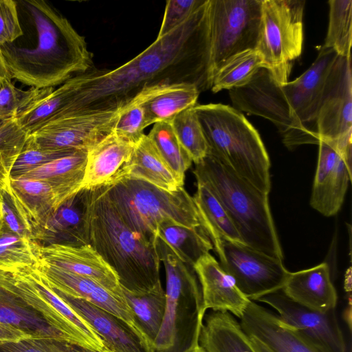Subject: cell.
I'll use <instances>...</instances> for the list:
<instances>
[{
  "instance_id": "obj_1",
  "label": "cell",
  "mask_w": 352,
  "mask_h": 352,
  "mask_svg": "<svg viewBox=\"0 0 352 352\" xmlns=\"http://www.w3.org/2000/svg\"><path fill=\"white\" fill-rule=\"evenodd\" d=\"M77 89L66 116L122 108L146 87L186 82L210 89L208 0L173 30L114 69L76 75Z\"/></svg>"
},
{
  "instance_id": "obj_2",
  "label": "cell",
  "mask_w": 352,
  "mask_h": 352,
  "mask_svg": "<svg viewBox=\"0 0 352 352\" xmlns=\"http://www.w3.org/2000/svg\"><path fill=\"white\" fill-rule=\"evenodd\" d=\"M23 35L0 46L12 79L50 88L93 67L85 37L56 8L42 0H15Z\"/></svg>"
},
{
  "instance_id": "obj_3",
  "label": "cell",
  "mask_w": 352,
  "mask_h": 352,
  "mask_svg": "<svg viewBox=\"0 0 352 352\" xmlns=\"http://www.w3.org/2000/svg\"><path fill=\"white\" fill-rule=\"evenodd\" d=\"M84 228L87 244L115 271L122 287L145 292L160 280L157 243L126 223L106 186L87 190Z\"/></svg>"
},
{
  "instance_id": "obj_4",
  "label": "cell",
  "mask_w": 352,
  "mask_h": 352,
  "mask_svg": "<svg viewBox=\"0 0 352 352\" xmlns=\"http://www.w3.org/2000/svg\"><path fill=\"white\" fill-rule=\"evenodd\" d=\"M193 173L197 181L205 184L221 204L244 244L283 261L268 193L209 153L195 164Z\"/></svg>"
},
{
  "instance_id": "obj_5",
  "label": "cell",
  "mask_w": 352,
  "mask_h": 352,
  "mask_svg": "<svg viewBox=\"0 0 352 352\" xmlns=\"http://www.w3.org/2000/svg\"><path fill=\"white\" fill-rule=\"evenodd\" d=\"M208 153L229 166L239 176L270 193V161L259 133L233 107L223 104H196Z\"/></svg>"
},
{
  "instance_id": "obj_6",
  "label": "cell",
  "mask_w": 352,
  "mask_h": 352,
  "mask_svg": "<svg viewBox=\"0 0 352 352\" xmlns=\"http://www.w3.org/2000/svg\"><path fill=\"white\" fill-rule=\"evenodd\" d=\"M106 188L126 223L154 243L159 227L168 221L205 230L193 197L184 187L168 192L141 180L122 178Z\"/></svg>"
},
{
  "instance_id": "obj_7",
  "label": "cell",
  "mask_w": 352,
  "mask_h": 352,
  "mask_svg": "<svg viewBox=\"0 0 352 352\" xmlns=\"http://www.w3.org/2000/svg\"><path fill=\"white\" fill-rule=\"evenodd\" d=\"M157 250L166 272V307L155 352H184L199 342L206 312L193 267L180 261L157 239Z\"/></svg>"
},
{
  "instance_id": "obj_8",
  "label": "cell",
  "mask_w": 352,
  "mask_h": 352,
  "mask_svg": "<svg viewBox=\"0 0 352 352\" xmlns=\"http://www.w3.org/2000/svg\"><path fill=\"white\" fill-rule=\"evenodd\" d=\"M303 0H262L256 51L263 67L280 85L288 82L292 63L302 52Z\"/></svg>"
},
{
  "instance_id": "obj_9",
  "label": "cell",
  "mask_w": 352,
  "mask_h": 352,
  "mask_svg": "<svg viewBox=\"0 0 352 352\" xmlns=\"http://www.w3.org/2000/svg\"><path fill=\"white\" fill-rule=\"evenodd\" d=\"M261 3L262 0H208L212 80L229 58L256 49Z\"/></svg>"
},
{
  "instance_id": "obj_10",
  "label": "cell",
  "mask_w": 352,
  "mask_h": 352,
  "mask_svg": "<svg viewBox=\"0 0 352 352\" xmlns=\"http://www.w3.org/2000/svg\"><path fill=\"white\" fill-rule=\"evenodd\" d=\"M210 241L222 269L250 300L256 301L283 288L290 272L283 261L220 235Z\"/></svg>"
},
{
  "instance_id": "obj_11",
  "label": "cell",
  "mask_w": 352,
  "mask_h": 352,
  "mask_svg": "<svg viewBox=\"0 0 352 352\" xmlns=\"http://www.w3.org/2000/svg\"><path fill=\"white\" fill-rule=\"evenodd\" d=\"M316 124L319 140L334 148L351 170V58L338 55L333 63L324 83Z\"/></svg>"
},
{
  "instance_id": "obj_12",
  "label": "cell",
  "mask_w": 352,
  "mask_h": 352,
  "mask_svg": "<svg viewBox=\"0 0 352 352\" xmlns=\"http://www.w3.org/2000/svg\"><path fill=\"white\" fill-rule=\"evenodd\" d=\"M229 96L236 109L271 121L288 148L312 144L293 112L280 85L266 68L261 67L246 85L230 89Z\"/></svg>"
},
{
  "instance_id": "obj_13",
  "label": "cell",
  "mask_w": 352,
  "mask_h": 352,
  "mask_svg": "<svg viewBox=\"0 0 352 352\" xmlns=\"http://www.w3.org/2000/svg\"><path fill=\"white\" fill-rule=\"evenodd\" d=\"M120 109L58 118L29 134L25 144L44 150L88 151L113 131Z\"/></svg>"
},
{
  "instance_id": "obj_14",
  "label": "cell",
  "mask_w": 352,
  "mask_h": 352,
  "mask_svg": "<svg viewBox=\"0 0 352 352\" xmlns=\"http://www.w3.org/2000/svg\"><path fill=\"white\" fill-rule=\"evenodd\" d=\"M256 301L275 309L285 325L320 352H345L336 309L326 312L310 309L292 300L282 289L262 296Z\"/></svg>"
},
{
  "instance_id": "obj_15",
  "label": "cell",
  "mask_w": 352,
  "mask_h": 352,
  "mask_svg": "<svg viewBox=\"0 0 352 352\" xmlns=\"http://www.w3.org/2000/svg\"><path fill=\"white\" fill-rule=\"evenodd\" d=\"M1 190L8 196L33 241L42 238L51 219L70 199L51 184L36 179L10 177Z\"/></svg>"
},
{
  "instance_id": "obj_16",
  "label": "cell",
  "mask_w": 352,
  "mask_h": 352,
  "mask_svg": "<svg viewBox=\"0 0 352 352\" xmlns=\"http://www.w3.org/2000/svg\"><path fill=\"white\" fill-rule=\"evenodd\" d=\"M338 56L333 50L322 45L309 69L294 80L280 85L293 112L312 144H318L320 141L317 116L327 77Z\"/></svg>"
},
{
  "instance_id": "obj_17",
  "label": "cell",
  "mask_w": 352,
  "mask_h": 352,
  "mask_svg": "<svg viewBox=\"0 0 352 352\" xmlns=\"http://www.w3.org/2000/svg\"><path fill=\"white\" fill-rule=\"evenodd\" d=\"M34 266L48 285L67 296L85 300L138 329L124 294H118L98 283L38 260Z\"/></svg>"
},
{
  "instance_id": "obj_18",
  "label": "cell",
  "mask_w": 352,
  "mask_h": 352,
  "mask_svg": "<svg viewBox=\"0 0 352 352\" xmlns=\"http://www.w3.org/2000/svg\"><path fill=\"white\" fill-rule=\"evenodd\" d=\"M32 248L37 259L88 278L112 292L123 294L118 275L90 245L54 243L45 245L32 241Z\"/></svg>"
},
{
  "instance_id": "obj_19",
  "label": "cell",
  "mask_w": 352,
  "mask_h": 352,
  "mask_svg": "<svg viewBox=\"0 0 352 352\" xmlns=\"http://www.w3.org/2000/svg\"><path fill=\"white\" fill-rule=\"evenodd\" d=\"M54 291L90 324L107 352H155L145 336L123 320L85 300Z\"/></svg>"
},
{
  "instance_id": "obj_20",
  "label": "cell",
  "mask_w": 352,
  "mask_h": 352,
  "mask_svg": "<svg viewBox=\"0 0 352 352\" xmlns=\"http://www.w3.org/2000/svg\"><path fill=\"white\" fill-rule=\"evenodd\" d=\"M318 163L310 205L325 217L335 215L344 201L351 170L341 155L324 141L318 143Z\"/></svg>"
},
{
  "instance_id": "obj_21",
  "label": "cell",
  "mask_w": 352,
  "mask_h": 352,
  "mask_svg": "<svg viewBox=\"0 0 352 352\" xmlns=\"http://www.w3.org/2000/svg\"><path fill=\"white\" fill-rule=\"evenodd\" d=\"M201 287L203 310L228 312L241 318L250 300L237 288L232 279L210 254L193 266Z\"/></svg>"
},
{
  "instance_id": "obj_22",
  "label": "cell",
  "mask_w": 352,
  "mask_h": 352,
  "mask_svg": "<svg viewBox=\"0 0 352 352\" xmlns=\"http://www.w3.org/2000/svg\"><path fill=\"white\" fill-rule=\"evenodd\" d=\"M239 323L248 336L272 352H320L285 325L276 314L255 301H250Z\"/></svg>"
},
{
  "instance_id": "obj_23",
  "label": "cell",
  "mask_w": 352,
  "mask_h": 352,
  "mask_svg": "<svg viewBox=\"0 0 352 352\" xmlns=\"http://www.w3.org/2000/svg\"><path fill=\"white\" fill-rule=\"evenodd\" d=\"M135 144L112 131L87 151L84 177L80 190H89L116 182L129 161Z\"/></svg>"
},
{
  "instance_id": "obj_24",
  "label": "cell",
  "mask_w": 352,
  "mask_h": 352,
  "mask_svg": "<svg viewBox=\"0 0 352 352\" xmlns=\"http://www.w3.org/2000/svg\"><path fill=\"white\" fill-rule=\"evenodd\" d=\"M282 290L292 300L314 311L326 312L337 305V292L327 263L289 272Z\"/></svg>"
},
{
  "instance_id": "obj_25",
  "label": "cell",
  "mask_w": 352,
  "mask_h": 352,
  "mask_svg": "<svg viewBox=\"0 0 352 352\" xmlns=\"http://www.w3.org/2000/svg\"><path fill=\"white\" fill-rule=\"evenodd\" d=\"M199 93L195 85L181 82L146 87L135 97L144 109L148 126L170 121L180 112L195 107Z\"/></svg>"
},
{
  "instance_id": "obj_26",
  "label": "cell",
  "mask_w": 352,
  "mask_h": 352,
  "mask_svg": "<svg viewBox=\"0 0 352 352\" xmlns=\"http://www.w3.org/2000/svg\"><path fill=\"white\" fill-rule=\"evenodd\" d=\"M122 178L141 180L168 192L184 187L145 134L135 145L118 180Z\"/></svg>"
},
{
  "instance_id": "obj_27",
  "label": "cell",
  "mask_w": 352,
  "mask_h": 352,
  "mask_svg": "<svg viewBox=\"0 0 352 352\" xmlns=\"http://www.w3.org/2000/svg\"><path fill=\"white\" fill-rule=\"evenodd\" d=\"M199 343L206 352H255L239 321L228 312L205 315Z\"/></svg>"
},
{
  "instance_id": "obj_28",
  "label": "cell",
  "mask_w": 352,
  "mask_h": 352,
  "mask_svg": "<svg viewBox=\"0 0 352 352\" xmlns=\"http://www.w3.org/2000/svg\"><path fill=\"white\" fill-rule=\"evenodd\" d=\"M0 322L18 328L33 338L68 342L60 332L50 326L4 282L0 271Z\"/></svg>"
},
{
  "instance_id": "obj_29",
  "label": "cell",
  "mask_w": 352,
  "mask_h": 352,
  "mask_svg": "<svg viewBox=\"0 0 352 352\" xmlns=\"http://www.w3.org/2000/svg\"><path fill=\"white\" fill-rule=\"evenodd\" d=\"M88 151H76L49 162L18 177L45 182L69 198L80 191Z\"/></svg>"
},
{
  "instance_id": "obj_30",
  "label": "cell",
  "mask_w": 352,
  "mask_h": 352,
  "mask_svg": "<svg viewBox=\"0 0 352 352\" xmlns=\"http://www.w3.org/2000/svg\"><path fill=\"white\" fill-rule=\"evenodd\" d=\"M122 289L137 327L153 345L163 322L166 307V294L161 281L145 292H131L124 287Z\"/></svg>"
},
{
  "instance_id": "obj_31",
  "label": "cell",
  "mask_w": 352,
  "mask_h": 352,
  "mask_svg": "<svg viewBox=\"0 0 352 352\" xmlns=\"http://www.w3.org/2000/svg\"><path fill=\"white\" fill-rule=\"evenodd\" d=\"M157 238L180 261L192 267L213 248L204 228H189L172 221L159 227Z\"/></svg>"
},
{
  "instance_id": "obj_32",
  "label": "cell",
  "mask_w": 352,
  "mask_h": 352,
  "mask_svg": "<svg viewBox=\"0 0 352 352\" xmlns=\"http://www.w3.org/2000/svg\"><path fill=\"white\" fill-rule=\"evenodd\" d=\"M192 197L210 239L220 235L229 240L243 243L224 208L205 184L197 181V191Z\"/></svg>"
},
{
  "instance_id": "obj_33",
  "label": "cell",
  "mask_w": 352,
  "mask_h": 352,
  "mask_svg": "<svg viewBox=\"0 0 352 352\" xmlns=\"http://www.w3.org/2000/svg\"><path fill=\"white\" fill-rule=\"evenodd\" d=\"M261 67L263 62L256 49L237 53L229 58L214 74L210 89L217 93L243 86Z\"/></svg>"
},
{
  "instance_id": "obj_34",
  "label": "cell",
  "mask_w": 352,
  "mask_h": 352,
  "mask_svg": "<svg viewBox=\"0 0 352 352\" xmlns=\"http://www.w3.org/2000/svg\"><path fill=\"white\" fill-rule=\"evenodd\" d=\"M147 136L179 182L184 185L185 173L192 161L180 144L170 122L155 123Z\"/></svg>"
},
{
  "instance_id": "obj_35",
  "label": "cell",
  "mask_w": 352,
  "mask_h": 352,
  "mask_svg": "<svg viewBox=\"0 0 352 352\" xmlns=\"http://www.w3.org/2000/svg\"><path fill=\"white\" fill-rule=\"evenodd\" d=\"M329 25L323 46L338 55L351 58L352 1L330 0Z\"/></svg>"
},
{
  "instance_id": "obj_36",
  "label": "cell",
  "mask_w": 352,
  "mask_h": 352,
  "mask_svg": "<svg viewBox=\"0 0 352 352\" xmlns=\"http://www.w3.org/2000/svg\"><path fill=\"white\" fill-rule=\"evenodd\" d=\"M193 107L180 112L170 122L180 144L196 164L208 155V146Z\"/></svg>"
},
{
  "instance_id": "obj_37",
  "label": "cell",
  "mask_w": 352,
  "mask_h": 352,
  "mask_svg": "<svg viewBox=\"0 0 352 352\" xmlns=\"http://www.w3.org/2000/svg\"><path fill=\"white\" fill-rule=\"evenodd\" d=\"M28 135L14 118L0 121V190L10 177Z\"/></svg>"
},
{
  "instance_id": "obj_38",
  "label": "cell",
  "mask_w": 352,
  "mask_h": 352,
  "mask_svg": "<svg viewBox=\"0 0 352 352\" xmlns=\"http://www.w3.org/2000/svg\"><path fill=\"white\" fill-rule=\"evenodd\" d=\"M32 241L5 230L0 234V271L11 272L36 264Z\"/></svg>"
},
{
  "instance_id": "obj_39",
  "label": "cell",
  "mask_w": 352,
  "mask_h": 352,
  "mask_svg": "<svg viewBox=\"0 0 352 352\" xmlns=\"http://www.w3.org/2000/svg\"><path fill=\"white\" fill-rule=\"evenodd\" d=\"M53 91V87L28 90L17 88L11 80L0 84V120L16 118Z\"/></svg>"
},
{
  "instance_id": "obj_40",
  "label": "cell",
  "mask_w": 352,
  "mask_h": 352,
  "mask_svg": "<svg viewBox=\"0 0 352 352\" xmlns=\"http://www.w3.org/2000/svg\"><path fill=\"white\" fill-rule=\"evenodd\" d=\"M147 126L144 109L135 97L121 108L113 131L120 138L135 145L144 135L143 131Z\"/></svg>"
},
{
  "instance_id": "obj_41",
  "label": "cell",
  "mask_w": 352,
  "mask_h": 352,
  "mask_svg": "<svg viewBox=\"0 0 352 352\" xmlns=\"http://www.w3.org/2000/svg\"><path fill=\"white\" fill-rule=\"evenodd\" d=\"M80 150H44L24 146L10 173L11 177H18L49 162Z\"/></svg>"
},
{
  "instance_id": "obj_42",
  "label": "cell",
  "mask_w": 352,
  "mask_h": 352,
  "mask_svg": "<svg viewBox=\"0 0 352 352\" xmlns=\"http://www.w3.org/2000/svg\"><path fill=\"white\" fill-rule=\"evenodd\" d=\"M206 0H169L157 37L166 35L191 16Z\"/></svg>"
},
{
  "instance_id": "obj_43",
  "label": "cell",
  "mask_w": 352,
  "mask_h": 352,
  "mask_svg": "<svg viewBox=\"0 0 352 352\" xmlns=\"http://www.w3.org/2000/svg\"><path fill=\"white\" fill-rule=\"evenodd\" d=\"M22 35L15 0H0V46Z\"/></svg>"
},
{
  "instance_id": "obj_44",
  "label": "cell",
  "mask_w": 352,
  "mask_h": 352,
  "mask_svg": "<svg viewBox=\"0 0 352 352\" xmlns=\"http://www.w3.org/2000/svg\"><path fill=\"white\" fill-rule=\"evenodd\" d=\"M57 341L45 338H27L0 344V352H60Z\"/></svg>"
},
{
  "instance_id": "obj_45",
  "label": "cell",
  "mask_w": 352,
  "mask_h": 352,
  "mask_svg": "<svg viewBox=\"0 0 352 352\" xmlns=\"http://www.w3.org/2000/svg\"><path fill=\"white\" fill-rule=\"evenodd\" d=\"M0 203L2 208L5 230L19 237L32 240L30 234L23 225L8 196L2 190H0Z\"/></svg>"
},
{
  "instance_id": "obj_46",
  "label": "cell",
  "mask_w": 352,
  "mask_h": 352,
  "mask_svg": "<svg viewBox=\"0 0 352 352\" xmlns=\"http://www.w3.org/2000/svg\"><path fill=\"white\" fill-rule=\"evenodd\" d=\"M33 338L23 331L13 326L0 322V343L17 342Z\"/></svg>"
},
{
  "instance_id": "obj_47",
  "label": "cell",
  "mask_w": 352,
  "mask_h": 352,
  "mask_svg": "<svg viewBox=\"0 0 352 352\" xmlns=\"http://www.w3.org/2000/svg\"><path fill=\"white\" fill-rule=\"evenodd\" d=\"M60 352H98L63 341H57Z\"/></svg>"
},
{
  "instance_id": "obj_48",
  "label": "cell",
  "mask_w": 352,
  "mask_h": 352,
  "mask_svg": "<svg viewBox=\"0 0 352 352\" xmlns=\"http://www.w3.org/2000/svg\"><path fill=\"white\" fill-rule=\"evenodd\" d=\"M247 335V334H246ZM248 336V335H247ZM251 345L255 352H272L270 349H269L265 344L261 342L256 338L248 336Z\"/></svg>"
},
{
  "instance_id": "obj_49",
  "label": "cell",
  "mask_w": 352,
  "mask_h": 352,
  "mask_svg": "<svg viewBox=\"0 0 352 352\" xmlns=\"http://www.w3.org/2000/svg\"><path fill=\"white\" fill-rule=\"evenodd\" d=\"M6 80H11L10 75L5 66L1 53L0 51V84Z\"/></svg>"
},
{
  "instance_id": "obj_50",
  "label": "cell",
  "mask_w": 352,
  "mask_h": 352,
  "mask_svg": "<svg viewBox=\"0 0 352 352\" xmlns=\"http://www.w3.org/2000/svg\"><path fill=\"white\" fill-rule=\"evenodd\" d=\"M184 352H206L199 344V342L194 343Z\"/></svg>"
},
{
  "instance_id": "obj_51",
  "label": "cell",
  "mask_w": 352,
  "mask_h": 352,
  "mask_svg": "<svg viewBox=\"0 0 352 352\" xmlns=\"http://www.w3.org/2000/svg\"><path fill=\"white\" fill-rule=\"evenodd\" d=\"M4 230H5L4 221H3V217L2 208H1V203H0V234H1Z\"/></svg>"
},
{
  "instance_id": "obj_52",
  "label": "cell",
  "mask_w": 352,
  "mask_h": 352,
  "mask_svg": "<svg viewBox=\"0 0 352 352\" xmlns=\"http://www.w3.org/2000/svg\"><path fill=\"white\" fill-rule=\"evenodd\" d=\"M1 344V343H0Z\"/></svg>"
},
{
  "instance_id": "obj_53",
  "label": "cell",
  "mask_w": 352,
  "mask_h": 352,
  "mask_svg": "<svg viewBox=\"0 0 352 352\" xmlns=\"http://www.w3.org/2000/svg\"><path fill=\"white\" fill-rule=\"evenodd\" d=\"M1 121V120H0Z\"/></svg>"
}]
</instances>
